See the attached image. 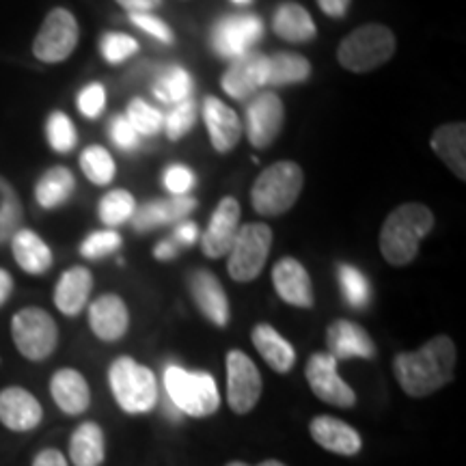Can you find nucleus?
I'll list each match as a JSON object with an SVG mask.
<instances>
[{
    "label": "nucleus",
    "mask_w": 466,
    "mask_h": 466,
    "mask_svg": "<svg viewBox=\"0 0 466 466\" xmlns=\"http://www.w3.org/2000/svg\"><path fill=\"white\" fill-rule=\"evenodd\" d=\"M456 360L458 354L451 337L439 335L415 352H400L393 359V374L406 395L428 398L453 380Z\"/></svg>",
    "instance_id": "1"
},
{
    "label": "nucleus",
    "mask_w": 466,
    "mask_h": 466,
    "mask_svg": "<svg viewBox=\"0 0 466 466\" xmlns=\"http://www.w3.org/2000/svg\"><path fill=\"white\" fill-rule=\"evenodd\" d=\"M434 227L432 209L423 203H401L380 229V253L387 264L408 266L417 258L419 244Z\"/></svg>",
    "instance_id": "2"
},
{
    "label": "nucleus",
    "mask_w": 466,
    "mask_h": 466,
    "mask_svg": "<svg viewBox=\"0 0 466 466\" xmlns=\"http://www.w3.org/2000/svg\"><path fill=\"white\" fill-rule=\"evenodd\" d=\"M302 188H305L302 167L291 160H281L266 167L258 175L250 188V203L261 217H281L296 206Z\"/></svg>",
    "instance_id": "3"
},
{
    "label": "nucleus",
    "mask_w": 466,
    "mask_h": 466,
    "mask_svg": "<svg viewBox=\"0 0 466 466\" xmlns=\"http://www.w3.org/2000/svg\"><path fill=\"white\" fill-rule=\"evenodd\" d=\"M108 384L116 404L127 415H145L158 401V380L149 367L132 357H119L108 367Z\"/></svg>",
    "instance_id": "4"
},
{
    "label": "nucleus",
    "mask_w": 466,
    "mask_h": 466,
    "mask_svg": "<svg viewBox=\"0 0 466 466\" xmlns=\"http://www.w3.org/2000/svg\"><path fill=\"white\" fill-rule=\"evenodd\" d=\"M395 35L384 25H363L354 28L337 50V61L343 69L367 74L382 67L395 55Z\"/></svg>",
    "instance_id": "5"
},
{
    "label": "nucleus",
    "mask_w": 466,
    "mask_h": 466,
    "mask_svg": "<svg viewBox=\"0 0 466 466\" xmlns=\"http://www.w3.org/2000/svg\"><path fill=\"white\" fill-rule=\"evenodd\" d=\"M165 389L171 404L188 417H209L220 406L217 380L208 371H188L179 365H168Z\"/></svg>",
    "instance_id": "6"
},
{
    "label": "nucleus",
    "mask_w": 466,
    "mask_h": 466,
    "mask_svg": "<svg viewBox=\"0 0 466 466\" xmlns=\"http://www.w3.org/2000/svg\"><path fill=\"white\" fill-rule=\"evenodd\" d=\"M272 248V229L266 223H248L238 229L229 253H227V272L233 281H255L266 268Z\"/></svg>",
    "instance_id": "7"
},
{
    "label": "nucleus",
    "mask_w": 466,
    "mask_h": 466,
    "mask_svg": "<svg viewBox=\"0 0 466 466\" xmlns=\"http://www.w3.org/2000/svg\"><path fill=\"white\" fill-rule=\"evenodd\" d=\"M11 337L22 357L39 363L55 354L58 346V326L48 311L39 307H26L11 318Z\"/></svg>",
    "instance_id": "8"
},
{
    "label": "nucleus",
    "mask_w": 466,
    "mask_h": 466,
    "mask_svg": "<svg viewBox=\"0 0 466 466\" xmlns=\"http://www.w3.org/2000/svg\"><path fill=\"white\" fill-rule=\"evenodd\" d=\"M80 39L78 20L66 7H55L46 15L33 39V55L42 63H63L74 55Z\"/></svg>",
    "instance_id": "9"
},
{
    "label": "nucleus",
    "mask_w": 466,
    "mask_h": 466,
    "mask_svg": "<svg viewBox=\"0 0 466 466\" xmlns=\"http://www.w3.org/2000/svg\"><path fill=\"white\" fill-rule=\"evenodd\" d=\"M264 35V22L255 14L225 15L212 28V48L220 58L236 61L248 55Z\"/></svg>",
    "instance_id": "10"
},
{
    "label": "nucleus",
    "mask_w": 466,
    "mask_h": 466,
    "mask_svg": "<svg viewBox=\"0 0 466 466\" xmlns=\"http://www.w3.org/2000/svg\"><path fill=\"white\" fill-rule=\"evenodd\" d=\"M261 374L258 365L242 350H231L227 354V401L238 415H247L258 406L261 398Z\"/></svg>",
    "instance_id": "11"
},
{
    "label": "nucleus",
    "mask_w": 466,
    "mask_h": 466,
    "mask_svg": "<svg viewBox=\"0 0 466 466\" xmlns=\"http://www.w3.org/2000/svg\"><path fill=\"white\" fill-rule=\"evenodd\" d=\"M307 382L313 395L326 404L337 408H352L357 404V393L337 371V360L329 352H316L307 360Z\"/></svg>",
    "instance_id": "12"
},
{
    "label": "nucleus",
    "mask_w": 466,
    "mask_h": 466,
    "mask_svg": "<svg viewBox=\"0 0 466 466\" xmlns=\"http://www.w3.org/2000/svg\"><path fill=\"white\" fill-rule=\"evenodd\" d=\"M285 108L275 91L253 96L247 106V137L255 149H266L277 141L283 130Z\"/></svg>",
    "instance_id": "13"
},
{
    "label": "nucleus",
    "mask_w": 466,
    "mask_h": 466,
    "mask_svg": "<svg viewBox=\"0 0 466 466\" xmlns=\"http://www.w3.org/2000/svg\"><path fill=\"white\" fill-rule=\"evenodd\" d=\"M240 203L236 197H225L214 209L208 229L201 236V248L209 259H220L229 253L240 229Z\"/></svg>",
    "instance_id": "14"
},
{
    "label": "nucleus",
    "mask_w": 466,
    "mask_h": 466,
    "mask_svg": "<svg viewBox=\"0 0 466 466\" xmlns=\"http://www.w3.org/2000/svg\"><path fill=\"white\" fill-rule=\"evenodd\" d=\"M268 85V56L248 52L231 63L223 74L220 86L233 100H247L258 96L261 86Z\"/></svg>",
    "instance_id": "15"
},
{
    "label": "nucleus",
    "mask_w": 466,
    "mask_h": 466,
    "mask_svg": "<svg viewBox=\"0 0 466 466\" xmlns=\"http://www.w3.org/2000/svg\"><path fill=\"white\" fill-rule=\"evenodd\" d=\"M190 294L192 300L199 311L203 313V318L208 322H212L218 329H225L229 324V299H227L223 283L218 281V277L209 270H195L190 275Z\"/></svg>",
    "instance_id": "16"
},
{
    "label": "nucleus",
    "mask_w": 466,
    "mask_h": 466,
    "mask_svg": "<svg viewBox=\"0 0 466 466\" xmlns=\"http://www.w3.org/2000/svg\"><path fill=\"white\" fill-rule=\"evenodd\" d=\"M44 421V408L31 391L7 387L0 391V423L11 432H31Z\"/></svg>",
    "instance_id": "17"
},
{
    "label": "nucleus",
    "mask_w": 466,
    "mask_h": 466,
    "mask_svg": "<svg viewBox=\"0 0 466 466\" xmlns=\"http://www.w3.org/2000/svg\"><path fill=\"white\" fill-rule=\"evenodd\" d=\"M272 283H275L279 299L291 307L311 309L313 302H316L311 277H309L307 268L299 259H279L272 268Z\"/></svg>",
    "instance_id": "18"
},
{
    "label": "nucleus",
    "mask_w": 466,
    "mask_h": 466,
    "mask_svg": "<svg viewBox=\"0 0 466 466\" xmlns=\"http://www.w3.org/2000/svg\"><path fill=\"white\" fill-rule=\"evenodd\" d=\"M89 329L100 341L113 343L130 329V311L116 294H102L89 305Z\"/></svg>",
    "instance_id": "19"
},
{
    "label": "nucleus",
    "mask_w": 466,
    "mask_h": 466,
    "mask_svg": "<svg viewBox=\"0 0 466 466\" xmlns=\"http://www.w3.org/2000/svg\"><path fill=\"white\" fill-rule=\"evenodd\" d=\"M326 346L335 360L374 359L376 346L363 326L350 319H335L326 330Z\"/></svg>",
    "instance_id": "20"
},
{
    "label": "nucleus",
    "mask_w": 466,
    "mask_h": 466,
    "mask_svg": "<svg viewBox=\"0 0 466 466\" xmlns=\"http://www.w3.org/2000/svg\"><path fill=\"white\" fill-rule=\"evenodd\" d=\"M203 121H206L209 143L214 149L227 154L238 147L242 138V121L236 110L227 106L223 100L212 96L203 100Z\"/></svg>",
    "instance_id": "21"
},
{
    "label": "nucleus",
    "mask_w": 466,
    "mask_h": 466,
    "mask_svg": "<svg viewBox=\"0 0 466 466\" xmlns=\"http://www.w3.org/2000/svg\"><path fill=\"white\" fill-rule=\"evenodd\" d=\"M50 395L55 404L61 408L69 417L83 415L86 408L91 406V389L86 378L78 370L63 367L55 371L50 380Z\"/></svg>",
    "instance_id": "22"
},
{
    "label": "nucleus",
    "mask_w": 466,
    "mask_h": 466,
    "mask_svg": "<svg viewBox=\"0 0 466 466\" xmlns=\"http://www.w3.org/2000/svg\"><path fill=\"white\" fill-rule=\"evenodd\" d=\"M309 432L322 450L337 453V456H357L360 447H363V441H360L357 430L337 417H316L309 425Z\"/></svg>",
    "instance_id": "23"
},
{
    "label": "nucleus",
    "mask_w": 466,
    "mask_h": 466,
    "mask_svg": "<svg viewBox=\"0 0 466 466\" xmlns=\"http://www.w3.org/2000/svg\"><path fill=\"white\" fill-rule=\"evenodd\" d=\"M195 208H197V201L188 195L171 197V199L167 201L162 199L149 201L138 209H134L132 227L137 231L158 229V227L179 223V220H184L188 214L195 212Z\"/></svg>",
    "instance_id": "24"
},
{
    "label": "nucleus",
    "mask_w": 466,
    "mask_h": 466,
    "mask_svg": "<svg viewBox=\"0 0 466 466\" xmlns=\"http://www.w3.org/2000/svg\"><path fill=\"white\" fill-rule=\"evenodd\" d=\"M93 275L89 268L74 266L63 272L55 288V305L63 316L76 318L89 302Z\"/></svg>",
    "instance_id": "25"
},
{
    "label": "nucleus",
    "mask_w": 466,
    "mask_h": 466,
    "mask_svg": "<svg viewBox=\"0 0 466 466\" xmlns=\"http://www.w3.org/2000/svg\"><path fill=\"white\" fill-rule=\"evenodd\" d=\"M9 242L15 264L20 266L26 275L39 277L46 275L52 268V261H55L52 250L48 244L42 240V236H39L37 231L22 227V229H17L14 233V238H11Z\"/></svg>",
    "instance_id": "26"
},
{
    "label": "nucleus",
    "mask_w": 466,
    "mask_h": 466,
    "mask_svg": "<svg viewBox=\"0 0 466 466\" xmlns=\"http://www.w3.org/2000/svg\"><path fill=\"white\" fill-rule=\"evenodd\" d=\"M272 31L288 44H307L316 37L318 28L311 14L302 5L283 3L272 17Z\"/></svg>",
    "instance_id": "27"
},
{
    "label": "nucleus",
    "mask_w": 466,
    "mask_h": 466,
    "mask_svg": "<svg viewBox=\"0 0 466 466\" xmlns=\"http://www.w3.org/2000/svg\"><path fill=\"white\" fill-rule=\"evenodd\" d=\"M434 154L451 168L460 179H466V126L445 124L439 126L430 138Z\"/></svg>",
    "instance_id": "28"
},
{
    "label": "nucleus",
    "mask_w": 466,
    "mask_h": 466,
    "mask_svg": "<svg viewBox=\"0 0 466 466\" xmlns=\"http://www.w3.org/2000/svg\"><path fill=\"white\" fill-rule=\"evenodd\" d=\"M253 346L258 348L261 359L266 360L277 374H288L296 363V350L291 343L279 333L275 326L258 324L253 329Z\"/></svg>",
    "instance_id": "29"
},
{
    "label": "nucleus",
    "mask_w": 466,
    "mask_h": 466,
    "mask_svg": "<svg viewBox=\"0 0 466 466\" xmlns=\"http://www.w3.org/2000/svg\"><path fill=\"white\" fill-rule=\"evenodd\" d=\"M106 458L104 432L96 421H85L69 439V460L74 466H102Z\"/></svg>",
    "instance_id": "30"
},
{
    "label": "nucleus",
    "mask_w": 466,
    "mask_h": 466,
    "mask_svg": "<svg viewBox=\"0 0 466 466\" xmlns=\"http://www.w3.org/2000/svg\"><path fill=\"white\" fill-rule=\"evenodd\" d=\"M76 177L67 167H52L35 184V201L44 209H56L72 199Z\"/></svg>",
    "instance_id": "31"
},
{
    "label": "nucleus",
    "mask_w": 466,
    "mask_h": 466,
    "mask_svg": "<svg viewBox=\"0 0 466 466\" xmlns=\"http://www.w3.org/2000/svg\"><path fill=\"white\" fill-rule=\"evenodd\" d=\"M311 76V63L307 56L296 52H277L268 56V85L288 86L307 83Z\"/></svg>",
    "instance_id": "32"
},
{
    "label": "nucleus",
    "mask_w": 466,
    "mask_h": 466,
    "mask_svg": "<svg viewBox=\"0 0 466 466\" xmlns=\"http://www.w3.org/2000/svg\"><path fill=\"white\" fill-rule=\"evenodd\" d=\"M151 91H154L156 100L158 102L175 106V104L190 100L192 78L182 66H168L158 74V78H156L154 83V89Z\"/></svg>",
    "instance_id": "33"
},
{
    "label": "nucleus",
    "mask_w": 466,
    "mask_h": 466,
    "mask_svg": "<svg viewBox=\"0 0 466 466\" xmlns=\"http://www.w3.org/2000/svg\"><path fill=\"white\" fill-rule=\"evenodd\" d=\"M25 223V203L7 177L0 175V247L14 238Z\"/></svg>",
    "instance_id": "34"
},
{
    "label": "nucleus",
    "mask_w": 466,
    "mask_h": 466,
    "mask_svg": "<svg viewBox=\"0 0 466 466\" xmlns=\"http://www.w3.org/2000/svg\"><path fill=\"white\" fill-rule=\"evenodd\" d=\"M80 168H83L85 177L96 186H108L116 175L115 158L102 145H89L80 154Z\"/></svg>",
    "instance_id": "35"
},
{
    "label": "nucleus",
    "mask_w": 466,
    "mask_h": 466,
    "mask_svg": "<svg viewBox=\"0 0 466 466\" xmlns=\"http://www.w3.org/2000/svg\"><path fill=\"white\" fill-rule=\"evenodd\" d=\"M337 281H339L341 294L350 307L365 309L371 300V285L357 266L339 264L337 266Z\"/></svg>",
    "instance_id": "36"
},
{
    "label": "nucleus",
    "mask_w": 466,
    "mask_h": 466,
    "mask_svg": "<svg viewBox=\"0 0 466 466\" xmlns=\"http://www.w3.org/2000/svg\"><path fill=\"white\" fill-rule=\"evenodd\" d=\"M134 209H137V199H134L132 192H127L124 188H116L102 197L100 208H97V214H100L102 223L113 229V227L124 225L127 218H132Z\"/></svg>",
    "instance_id": "37"
},
{
    "label": "nucleus",
    "mask_w": 466,
    "mask_h": 466,
    "mask_svg": "<svg viewBox=\"0 0 466 466\" xmlns=\"http://www.w3.org/2000/svg\"><path fill=\"white\" fill-rule=\"evenodd\" d=\"M46 138L56 154H69L78 145V132H76L74 121L63 110L50 113L48 121H46Z\"/></svg>",
    "instance_id": "38"
},
{
    "label": "nucleus",
    "mask_w": 466,
    "mask_h": 466,
    "mask_svg": "<svg viewBox=\"0 0 466 466\" xmlns=\"http://www.w3.org/2000/svg\"><path fill=\"white\" fill-rule=\"evenodd\" d=\"M126 119L130 121V126L138 137H156L162 130V126H165V115L158 108L151 106L149 102L141 100V97L127 104Z\"/></svg>",
    "instance_id": "39"
},
{
    "label": "nucleus",
    "mask_w": 466,
    "mask_h": 466,
    "mask_svg": "<svg viewBox=\"0 0 466 466\" xmlns=\"http://www.w3.org/2000/svg\"><path fill=\"white\" fill-rule=\"evenodd\" d=\"M197 121V104L192 100H184L171 106V110L165 115V132L171 141H179L192 130Z\"/></svg>",
    "instance_id": "40"
},
{
    "label": "nucleus",
    "mask_w": 466,
    "mask_h": 466,
    "mask_svg": "<svg viewBox=\"0 0 466 466\" xmlns=\"http://www.w3.org/2000/svg\"><path fill=\"white\" fill-rule=\"evenodd\" d=\"M100 52L110 66H119L138 52V42L126 33H106L100 39Z\"/></svg>",
    "instance_id": "41"
},
{
    "label": "nucleus",
    "mask_w": 466,
    "mask_h": 466,
    "mask_svg": "<svg viewBox=\"0 0 466 466\" xmlns=\"http://www.w3.org/2000/svg\"><path fill=\"white\" fill-rule=\"evenodd\" d=\"M121 248V236L113 229L93 231L80 244V255L85 259H104Z\"/></svg>",
    "instance_id": "42"
},
{
    "label": "nucleus",
    "mask_w": 466,
    "mask_h": 466,
    "mask_svg": "<svg viewBox=\"0 0 466 466\" xmlns=\"http://www.w3.org/2000/svg\"><path fill=\"white\" fill-rule=\"evenodd\" d=\"M76 106H78L80 115L86 116V119H97L104 106H106V89H104V85L91 83L85 89H80L78 97H76Z\"/></svg>",
    "instance_id": "43"
},
{
    "label": "nucleus",
    "mask_w": 466,
    "mask_h": 466,
    "mask_svg": "<svg viewBox=\"0 0 466 466\" xmlns=\"http://www.w3.org/2000/svg\"><path fill=\"white\" fill-rule=\"evenodd\" d=\"M162 182H165V188L171 192L173 197H186L192 188H195L197 175L186 165H171L165 171V175H162Z\"/></svg>",
    "instance_id": "44"
},
{
    "label": "nucleus",
    "mask_w": 466,
    "mask_h": 466,
    "mask_svg": "<svg viewBox=\"0 0 466 466\" xmlns=\"http://www.w3.org/2000/svg\"><path fill=\"white\" fill-rule=\"evenodd\" d=\"M110 130V141L115 143V147H119L121 151H134L141 145V137L134 132V127L130 126V121L126 119V115H116L108 126Z\"/></svg>",
    "instance_id": "45"
},
{
    "label": "nucleus",
    "mask_w": 466,
    "mask_h": 466,
    "mask_svg": "<svg viewBox=\"0 0 466 466\" xmlns=\"http://www.w3.org/2000/svg\"><path fill=\"white\" fill-rule=\"evenodd\" d=\"M130 22L137 28H141L147 35H151L154 39H158L162 44H173L175 35L171 31V26L167 22H162L160 17H156L154 14H130Z\"/></svg>",
    "instance_id": "46"
},
{
    "label": "nucleus",
    "mask_w": 466,
    "mask_h": 466,
    "mask_svg": "<svg viewBox=\"0 0 466 466\" xmlns=\"http://www.w3.org/2000/svg\"><path fill=\"white\" fill-rule=\"evenodd\" d=\"M199 227H197V223H192V220H179L177 227H175L173 231V240L177 242V247H192L197 240H199Z\"/></svg>",
    "instance_id": "47"
},
{
    "label": "nucleus",
    "mask_w": 466,
    "mask_h": 466,
    "mask_svg": "<svg viewBox=\"0 0 466 466\" xmlns=\"http://www.w3.org/2000/svg\"><path fill=\"white\" fill-rule=\"evenodd\" d=\"M350 3H352V0H318V7L322 9L329 17L341 20V17H346L348 14Z\"/></svg>",
    "instance_id": "48"
},
{
    "label": "nucleus",
    "mask_w": 466,
    "mask_h": 466,
    "mask_svg": "<svg viewBox=\"0 0 466 466\" xmlns=\"http://www.w3.org/2000/svg\"><path fill=\"white\" fill-rule=\"evenodd\" d=\"M33 466H69V464L61 451L48 447V450H42L33 458Z\"/></svg>",
    "instance_id": "49"
},
{
    "label": "nucleus",
    "mask_w": 466,
    "mask_h": 466,
    "mask_svg": "<svg viewBox=\"0 0 466 466\" xmlns=\"http://www.w3.org/2000/svg\"><path fill=\"white\" fill-rule=\"evenodd\" d=\"M116 5L127 9V14H151L160 5V0H116Z\"/></svg>",
    "instance_id": "50"
},
{
    "label": "nucleus",
    "mask_w": 466,
    "mask_h": 466,
    "mask_svg": "<svg viewBox=\"0 0 466 466\" xmlns=\"http://www.w3.org/2000/svg\"><path fill=\"white\" fill-rule=\"evenodd\" d=\"M177 253H179V247L173 238H167V240L158 242L154 248V258L158 261H171L177 258Z\"/></svg>",
    "instance_id": "51"
},
{
    "label": "nucleus",
    "mask_w": 466,
    "mask_h": 466,
    "mask_svg": "<svg viewBox=\"0 0 466 466\" xmlns=\"http://www.w3.org/2000/svg\"><path fill=\"white\" fill-rule=\"evenodd\" d=\"M11 294H14V277L5 268H0V309L7 305Z\"/></svg>",
    "instance_id": "52"
},
{
    "label": "nucleus",
    "mask_w": 466,
    "mask_h": 466,
    "mask_svg": "<svg viewBox=\"0 0 466 466\" xmlns=\"http://www.w3.org/2000/svg\"><path fill=\"white\" fill-rule=\"evenodd\" d=\"M227 466H250V464H247V462H229ZM255 466H288V464H283V462H279V460H264V462H259V464H255Z\"/></svg>",
    "instance_id": "53"
},
{
    "label": "nucleus",
    "mask_w": 466,
    "mask_h": 466,
    "mask_svg": "<svg viewBox=\"0 0 466 466\" xmlns=\"http://www.w3.org/2000/svg\"><path fill=\"white\" fill-rule=\"evenodd\" d=\"M231 3H236V5H242V7H244V5H250V0H231Z\"/></svg>",
    "instance_id": "54"
}]
</instances>
